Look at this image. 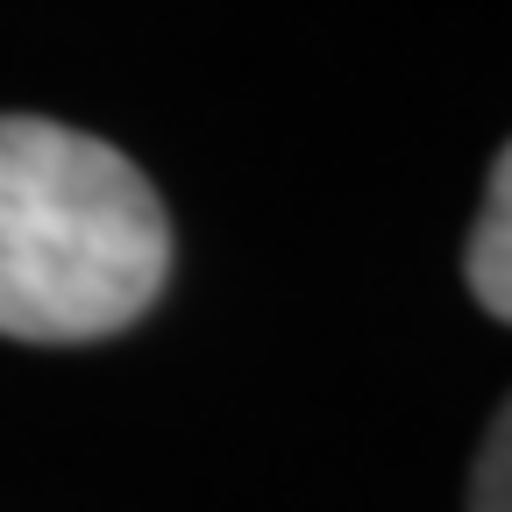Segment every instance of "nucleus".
Returning a JSON list of instances; mask_svg holds the SVG:
<instances>
[{
    "mask_svg": "<svg viewBox=\"0 0 512 512\" xmlns=\"http://www.w3.org/2000/svg\"><path fill=\"white\" fill-rule=\"evenodd\" d=\"M470 512H512V399L484 434V456L470 470Z\"/></svg>",
    "mask_w": 512,
    "mask_h": 512,
    "instance_id": "3",
    "label": "nucleus"
},
{
    "mask_svg": "<svg viewBox=\"0 0 512 512\" xmlns=\"http://www.w3.org/2000/svg\"><path fill=\"white\" fill-rule=\"evenodd\" d=\"M463 278H470V292H477L484 313L512 320V143H505L498 164H491L484 214H477L470 249H463Z\"/></svg>",
    "mask_w": 512,
    "mask_h": 512,
    "instance_id": "2",
    "label": "nucleus"
},
{
    "mask_svg": "<svg viewBox=\"0 0 512 512\" xmlns=\"http://www.w3.org/2000/svg\"><path fill=\"white\" fill-rule=\"evenodd\" d=\"M171 271L157 185L114 143L0 114V335L100 342L143 320Z\"/></svg>",
    "mask_w": 512,
    "mask_h": 512,
    "instance_id": "1",
    "label": "nucleus"
}]
</instances>
